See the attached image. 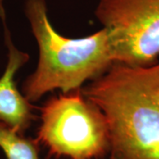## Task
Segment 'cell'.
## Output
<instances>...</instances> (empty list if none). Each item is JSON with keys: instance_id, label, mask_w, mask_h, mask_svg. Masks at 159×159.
I'll return each mask as SVG.
<instances>
[{"instance_id": "obj_6", "label": "cell", "mask_w": 159, "mask_h": 159, "mask_svg": "<svg viewBox=\"0 0 159 159\" xmlns=\"http://www.w3.org/2000/svg\"><path fill=\"white\" fill-rule=\"evenodd\" d=\"M0 148L7 159H39L37 142L27 139L0 121Z\"/></svg>"}, {"instance_id": "obj_4", "label": "cell", "mask_w": 159, "mask_h": 159, "mask_svg": "<svg viewBox=\"0 0 159 159\" xmlns=\"http://www.w3.org/2000/svg\"><path fill=\"white\" fill-rule=\"evenodd\" d=\"M95 13L107 32L113 62L157 63L159 0H100Z\"/></svg>"}, {"instance_id": "obj_1", "label": "cell", "mask_w": 159, "mask_h": 159, "mask_svg": "<svg viewBox=\"0 0 159 159\" xmlns=\"http://www.w3.org/2000/svg\"><path fill=\"white\" fill-rule=\"evenodd\" d=\"M80 90L105 118L111 159H159V63L113 62Z\"/></svg>"}, {"instance_id": "obj_2", "label": "cell", "mask_w": 159, "mask_h": 159, "mask_svg": "<svg viewBox=\"0 0 159 159\" xmlns=\"http://www.w3.org/2000/svg\"><path fill=\"white\" fill-rule=\"evenodd\" d=\"M25 13L39 49L37 67L22 86L29 102L55 89L63 93L80 89L113 63L104 29L83 38L65 37L50 22L45 0H27Z\"/></svg>"}, {"instance_id": "obj_3", "label": "cell", "mask_w": 159, "mask_h": 159, "mask_svg": "<svg viewBox=\"0 0 159 159\" xmlns=\"http://www.w3.org/2000/svg\"><path fill=\"white\" fill-rule=\"evenodd\" d=\"M36 142L50 153L70 159H96L109 152V133L100 109L80 89L50 99L41 109Z\"/></svg>"}, {"instance_id": "obj_5", "label": "cell", "mask_w": 159, "mask_h": 159, "mask_svg": "<svg viewBox=\"0 0 159 159\" xmlns=\"http://www.w3.org/2000/svg\"><path fill=\"white\" fill-rule=\"evenodd\" d=\"M7 37L8 61L4 74L0 77V121L23 134L34 119L29 101L18 90L14 75L29 60V55L16 49Z\"/></svg>"}]
</instances>
